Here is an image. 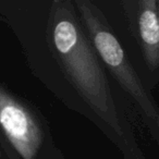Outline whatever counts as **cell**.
Masks as SVG:
<instances>
[{"label": "cell", "instance_id": "obj_1", "mask_svg": "<svg viewBox=\"0 0 159 159\" xmlns=\"http://www.w3.org/2000/svg\"><path fill=\"white\" fill-rule=\"evenodd\" d=\"M49 48L79 96L120 139L125 137L100 60L79 20L72 0H51L47 21Z\"/></svg>", "mask_w": 159, "mask_h": 159}, {"label": "cell", "instance_id": "obj_2", "mask_svg": "<svg viewBox=\"0 0 159 159\" xmlns=\"http://www.w3.org/2000/svg\"><path fill=\"white\" fill-rule=\"evenodd\" d=\"M79 20L98 58L139 109L154 141L159 139V110L131 64L108 21L94 0H72Z\"/></svg>", "mask_w": 159, "mask_h": 159}, {"label": "cell", "instance_id": "obj_3", "mask_svg": "<svg viewBox=\"0 0 159 159\" xmlns=\"http://www.w3.org/2000/svg\"><path fill=\"white\" fill-rule=\"evenodd\" d=\"M0 128L22 159H37L45 133L38 118L19 98L0 85Z\"/></svg>", "mask_w": 159, "mask_h": 159}, {"label": "cell", "instance_id": "obj_4", "mask_svg": "<svg viewBox=\"0 0 159 159\" xmlns=\"http://www.w3.org/2000/svg\"><path fill=\"white\" fill-rule=\"evenodd\" d=\"M122 6L146 66L156 73L159 68L158 0H122Z\"/></svg>", "mask_w": 159, "mask_h": 159}, {"label": "cell", "instance_id": "obj_5", "mask_svg": "<svg viewBox=\"0 0 159 159\" xmlns=\"http://www.w3.org/2000/svg\"><path fill=\"white\" fill-rule=\"evenodd\" d=\"M0 159H2V154H1V150H0Z\"/></svg>", "mask_w": 159, "mask_h": 159}]
</instances>
